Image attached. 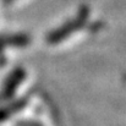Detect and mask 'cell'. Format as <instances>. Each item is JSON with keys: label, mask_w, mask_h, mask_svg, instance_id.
<instances>
[{"label": "cell", "mask_w": 126, "mask_h": 126, "mask_svg": "<svg viewBox=\"0 0 126 126\" xmlns=\"http://www.w3.org/2000/svg\"><path fill=\"white\" fill-rule=\"evenodd\" d=\"M88 17H89V7L87 5H82L79 9V12H77V15L74 18L66 21L65 23H63L60 27L55 28L54 31H51L47 36V43L56 44V43L63 42L66 37H69L74 32L81 30L86 25Z\"/></svg>", "instance_id": "obj_1"}, {"label": "cell", "mask_w": 126, "mask_h": 126, "mask_svg": "<svg viewBox=\"0 0 126 126\" xmlns=\"http://www.w3.org/2000/svg\"><path fill=\"white\" fill-rule=\"evenodd\" d=\"M23 77H25V71L21 67L15 69V71L10 75V77L7 79V81L4 84V89H2V93H1L0 98L2 100L10 99L12 97V94L15 93L16 87L21 83V81L23 80Z\"/></svg>", "instance_id": "obj_2"}, {"label": "cell", "mask_w": 126, "mask_h": 126, "mask_svg": "<svg viewBox=\"0 0 126 126\" xmlns=\"http://www.w3.org/2000/svg\"><path fill=\"white\" fill-rule=\"evenodd\" d=\"M30 44V37L25 33H15V34H5L0 36V60H2L1 51L5 45L12 47H26Z\"/></svg>", "instance_id": "obj_3"}, {"label": "cell", "mask_w": 126, "mask_h": 126, "mask_svg": "<svg viewBox=\"0 0 126 126\" xmlns=\"http://www.w3.org/2000/svg\"><path fill=\"white\" fill-rule=\"evenodd\" d=\"M25 104H26V100H25V99H22V100H18V102L14 103L10 108L7 107V108H5V109H0V121L6 120V118H7V116H10L11 114H14V113L18 111V110H20Z\"/></svg>", "instance_id": "obj_4"}, {"label": "cell", "mask_w": 126, "mask_h": 126, "mask_svg": "<svg viewBox=\"0 0 126 126\" xmlns=\"http://www.w3.org/2000/svg\"><path fill=\"white\" fill-rule=\"evenodd\" d=\"M12 1H14V0H4V2H5L6 5H9V4H11Z\"/></svg>", "instance_id": "obj_5"}]
</instances>
